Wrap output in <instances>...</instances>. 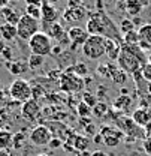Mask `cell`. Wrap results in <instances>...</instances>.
Wrapping results in <instances>:
<instances>
[{"instance_id":"cell-1","label":"cell","mask_w":151,"mask_h":156,"mask_svg":"<svg viewBox=\"0 0 151 156\" xmlns=\"http://www.w3.org/2000/svg\"><path fill=\"white\" fill-rule=\"evenodd\" d=\"M148 57L139 48V45H126L121 44V53L117 58V65L126 74H135L147 63Z\"/></svg>"},{"instance_id":"cell-2","label":"cell","mask_w":151,"mask_h":156,"mask_svg":"<svg viewBox=\"0 0 151 156\" xmlns=\"http://www.w3.org/2000/svg\"><path fill=\"white\" fill-rule=\"evenodd\" d=\"M109 29L115 30L111 20L108 18L103 12H93V14L88 15L87 26H85V30L88 32V35H97V36H103V38H111Z\"/></svg>"},{"instance_id":"cell-3","label":"cell","mask_w":151,"mask_h":156,"mask_svg":"<svg viewBox=\"0 0 151 156\" xmlns=\"http://www.w3.org/2000/svg\"><path fill=\"white\" fill-rule=\"evenodd\" d=\"M82 56L88 60H99L105 56V38L97 36V35H90L84 45L81 47Z\"/></svg>"},{"instance_id":"cell-4","label":"cell","mask_w":151,"mask_h":156,"mask_svg":"<svg viewBox=\"0 0 151 156\" xmlns=\"http://www.w3.org/2000/svg\"><path fill=\"white\" fill-rule=\"evenodd\" d=\"M29 50L32 54H38L42 57H46L53 53V39L50 38L45 32H38L27 41Z\"/></svg>"},{"instance_id":"cell-5","label":"cell","mask_w":151,"mask_h":156,"mask_svg":"<svg viewBox=\"0 0 151 156\" xmlns=\"http://www.w3.org/2000/svg\"><path fill=\"white\" fill-rule=\"evenodd\" d=\"M9 98L18 104H24L26 101L33 98V90L32 84L24 80V78H17L11 83L9 86Z\"/></svg>"},{"instance_id":"cell-6","label":"cell","mask_w":151,"mask_h":156,"mask_svg":"<svg viewBox=\"0 0 151 156\" xmlns=\"http://www.w3.org/2000/svg\"><path fill=\"white\" fill-rule=\"evenodd\" d=\"M38 32H40V21L35 20L26 14L21 15L18 24H17V33L18 38L22 41H29L33 35H36Z\"/></svg>"},{"instance_id":"cell-7","label":"cell","mask_w":151,"mask_h":156,"mask_svg":"<svg viewBox=\"0 0 151 156\" xmlns=\"http://www.w3.org/2000/svg\"><path fill=\"white\" fill-rule=\"evenodd\" d=\"M60 89L67 93H76L84 89V80L70 71H66L60 75Z\"/></svg>"},{"instance_id":"cell-8","label":"cell","mask_w":151,"mask_h":156,"mask_svg":"<svg viewBox=\"0 0 151 156\" xmlns=\"http://www.w3.org/2000/svg\"><path fill=\"white\" fill-rule=\"evenodd\" d=\"M51 140H53V134L48 129V126H45V125L35 126L30 131V134H29V141L33 146H36V147H45V146H48Z\"/></svg>"},{"instance_id":"cell-9","label":"cell","mask_w":151,"mask_h":156,"mask_svg":"<svg viewBox=\"0 0 151 156\" xmlns=\"http://www.w3.org/2000/svg\"><path fill=\"white\" fill-rule=\"evenodd\" d=\"M99 134L102 135L103 144L108 147H117L124 138V134L118 128H114V126H102Z\"/></svg>"},{"instance_id":"cell-10","label":"cell","mask_w":151,"mask_h":156,"mask_svg":"<svg viewBox=\"0 0 151 156\" xmlns=\"http://www.w3.org/2000/svg\"><path fill=\"white\" fill-rule=\"evenodd\" d=\"M40 111H42V108H40L39 102L35 98H32V99L26 101L24 104H21V117L27 122H35L40 116Z\"/></svg>"},{"instance_id":"cell-11","label":"cell","mask_w":151,"mask_h":156,"mask_svg":"<svg viewBox=\"0 0 151 156\" xmlns=\"http://www.w3.org/2000/svg\"><path fill=\"white\" fill-rule=\"evenodd\" d=\"M85 17H87L85 8H82L81 5H74V3H69V6L63 12V20L70 23V24H76Z\"/></svg>"},{"instance_id":"cell-12","label":"cell","mask_w":151,"mask_h":156,"mask_svg":"<svg viewBox=\"0 0 151 156\" xmlns=\"http://www.w3.org/2000/svg\"><path fill=\"white\" fill-rule=\"evenodd\" d=\"M88 36H90L88 32H87L85 29L79 27V26H72V27L67 29V38L70 41L72 50H76V47H79V45L82 47Z\"/></svg>"},{"instance_id":"cell-13","label":"cell","mask_w":151,"mask_h":156,"mask_svg":"<svg viewBox=\"0 0 151 156\" xmlns=\"http://www.w3.org/2000/svg\"><path fill=\"white\" fill-rule=\"evenodd\" d=\"M40 11H42V15H40V20H42V24H50V23H56L58 20V11L54 5L48 3L46 0H43L42 6H40Z\"/></svg>"},{"instance_id":"cell-14","label":"cell","mask_w":151,"mask_h":156,"mask_svg":"<svg viewBox=\"0 0 151 156\" xmlns=\"http://www.w3.org/2000/svg\"><path fill=\"white\" fill-rule=\"evenodd\" d=\"M121 53V44L120 41L112 38H105V56L109 58V62H117V58Z\"/></svg>"},{"instance_id":"cell-15","label":"cell","mask_w":151,"mask_h":156,"mask_svg":"<svg viewBox=\"0 0 151 156\" xmlns=\"http://www.w3.org/2000/svg\"><path fill=\"white\" fill-rule=\"evenodd\" d=\"M42 32H45L51 39H57V41H60L63 36H66V30L58 21L50 23V24H43V30Z\"/></svg>"},{"instance_id":"cell-16","label":"cell","mask_w":151,"mask_h":156,"mask_svg":"<svg viewBox=\"0 0 151 156\" xmlns=\"http://www.w3.org/2000/svg\"><path fill=\"white\" fill-rule=\"evenodd\" d=\"M139 35V48L144 50H151V24H142L138 30Z\"/></svg>"},{"instance_id":"cell-17","label":"cell","mask_w":151,"mask_h":156,"mask_svg":"<svg viewBox=\"0 0 151 156\" xmlns=\"http://www.w3.org/2000/svg\"><path fill=\"white\" fill-rule=\"evenodd\" d=\"M132 120L138 125V126L145 128V126L150 123V120H151V111L148 110V108L141 107V108H138V110H135V111H133Z\"/></svg>"},{"instance_id":"cell-18","label":"cell","mask_w":151,"mask_h":156,"mask_svg":"<svg viewBox=\"0 0 151 156\" xmlns=\"http://www.w3.org/2000/svg\"><path fill=\"white\" fill-rule=\"evenodd\" d=\"M0 38L3 39L5 42H12L18 38L17 33V26L9 24V23H3L0 24Z\"/></svg>"},{"instance_id":"cell-19","label":"cell","mask_w":151,"mask_h":156,"mask_svg":"<svg viewBox=\"0 0 151 156\" xmlns=\"http://www.w3.org/2000/svg\"><path fill=\"white\" fill-rule=\"evenodd\" d=\"M0 17L3 18L5 23H9V24H14V26H17V24H18V21H19V18H21V15H19L18 11H17L15 8H11L9 5H8V6H5V8H2Z\"/></svg>"},{"instance_id":"cell-20","label":"cell","mask_w":151,"mask_h":156,"mask_svg":"<svg viewBox=\"0 0 151 156\" xmlns=\"http://www.w3.org/2000/svg\"><path fill=\"white\" fill-rule=\"evenodd\" d=\"M109 78H112L115 81V84H124L127 80V74L117 66H114L112 62H109Z\"/></svg>"},{"instance_id":"cell-21","label":"cell","mask_w":151,"mask_h":156,"mask_svg":"<svg viewBox=\"0 0 151 156\" xmlns=\"http://www.w3.org/2000/svg\"><path fill=\"white\" fill-rule=\"evenodd\" d=\"M6 66H8V69H9V72L11 74H14V75H19V74H22L29 66H27V63H24V62H21V60H11V62H8L6 63Z\"/></svg>"},{"instance_id":"cell-22","label":"cell","mask_w":151,"mask_h":156,"mask_svg":"<svg viewBox=\"0 0 151 156\" xmlns=\"http://www.w3.org/2000/svg\"><path fill=\"white\" fill-rule=\"evenodd\" d=\"M132 104H133V99L129 96V95H121V96H118L114 101V107H115L117 110H121V111L127 110Z\"/></svg>"},{"instance_id":"cell-23","label":"cell","mask_w":151,"mask_h":156,"mask_svg":"<svg viewBox=\"0 0 151 156\" xmlns=\"http://www.w3.org/2000/svg\"><path fill=\"white\" fill-rule=\"evenodd\" d=\"M12 140H14V134L11 131L6 129H0V149H8L12 146Z\"/></svg>"},{"instance_id":"cell-24","label":"cell","mask_w":151,"mask_h":156,"mask_svg":"<svg viewBox=\"0 0 151 156\" xmlns=\"http://www.w3.org/2000/svg\"><path fill=\"white\" fill-rule=\"evenodd\" d=\"M43 63H45V57L38 56V54H30V57L27 60V66L32 71H38L39 68L43 66Z\"/></svg>"},{"instance_id":"cell-25","label":"cell","mask_w":151,"mask_h":156,"mask_svg":"<svg viewBox=\"0 0 151 156\" xmlns=\"http://www.w3.org/2000/svg\"><path fill=\"white\" fill-rule=\"evenodd\" d=\"M126 11L129 15L138 17L142 11V5L139 3V0H127L126 2Z\"/></svg>"},{"instance_id":"cell-26","label":"cell","mask_w":151,"mask_h":156,"mask_svg":"<svg viewBox=\"0 0 151 156\" xmlns=\"http://www.w3.org/2000/svg\"><path fill=\"white\" fill-rule=\"evenodd\" d=\"M26 15L32 17L35 20H40V15H42V11H40V6L38 5H26Z\"/></svg>"},{"instance_id":"cell-27","label":"cell","mask_w":151,"mask_h":156,"mask_svg":"<svg viewBox=\"0 0 151 156\" xmlns=\"http://www.w3.org/2000/svg\"><path fill=\"white\" fill-rule=\"evenodd\" d=\"M106 113H108V105L103 104V102H97L94 107L91 108V114L94 117H97V119H102Z\"/></svg>"},{"instance_id":"cell-28","label":"cell","mask_w":151,"mask_h":156,"mask_svg":"<svg viewBox=\"0 0 151 156\" xmlns=\"http://www.w3.org/2000/svg\"><path fill=\"white\" fill-rule=\"evenodd\" d=\"M123 42H124L126 45H139V35H138V32H136V30H132V32L124 33Z\"/></svg>"},{"instance_id":"cell-29","label":"cell","mask_w":151,"mask_h":156,"mask_svg":"<svg viewBox=\"0 0 151 156\" xmlns=\"http://www.w3.org/2000/svg\"><path fill=\"white\" fill-rule=\"evenodd\" d=\"M69 71L76 74V75H79V77H84V75L88 74V68H87L85 63H76L75 66H74L72 69H69Z\"/></svg>"},{"instance_id":"cell-30","label":"cell","mask_w":151,"mask_h":156,"mask_svg":"<svg viewBox=\"0 0 151 156\" xmlns=\"http://www.w3.org/2000/svg\"><path fill=\"white\" fill-rule=\"evenodd\" d=\"M132 30H135V24H133L132 20H123L120 23V32L123 35L127 33V32H132Z\"/></svg>"},{"instance_id":"cell-31","label":"cell","mask_w":151,"mask_h":156,"mask_svg":"<svg viewBox=\"0 0 151 156\" xmlns=\"http://www.w3.org/2000/svg\"><path fill=\"white\" fill-rule=\"evenodd\" d=\"M78 114L82 117V119H87L88 116H91V108L87 104L79 102V105H78Z\"/></svg>"},{"instance_id":"cell-32","label":"cell","mask_w":151,"mask_h":156,"mask_svg":"<svg viewBox=\"0 0 151 156\" xmlns=\"http://www.w3.org/2000/svg\"><path fill=\"white\" fill-rule=\"evenodd\" d=\"M82 102H84V104H87L90 108H93V107H94L99 101H97V98H96L93 93H88V92H85V93H84V96H82Z\"/></svg>"},{"instance_id":"cell-33","label":"cell","mask_w":151,"mask_h":156,"mask_svg":"<svg viewBox=\"0 0 151 156\" xmlns=\"http://www.w3.org/2000/svg\"><path fill=\"white\" fill-rule=\"evenodd\" d=\"M24 140H26V135H24L22 132L15 134V135H14V140H12V147H14V149H21Z\"/></svg>"},{"instance_id":"cell-34","label":"cell","mask_w":151,"mask_h":156,"mask_svg":"<svg viewBox=\"0 0 151 156\" xmlns=\"http://www.w3.org/2000/svg\"><path fill=\"white\" fill-rule=\"evenodd\" d=\"M141 74H142V77H144V80L147 81V83H150L151 84V63H145L142 68H141Z\"/></svg>"},{"instance_id":"cell-35","label":"cell","mask_w":151,"mask_h":156,"mask_svg":"<svg viewBox=\"0 0 151 156\" xmlns=\"http://www.w3.org/2000/svg\"><path fill=\"white\" fill-rule=\"evenodd\" d=\"M9 120V114L6 108H0V129H5Z\"/></svg>"},{"instance_id":"cell-36","label":"cell","mask_w":151,"mask_h":156,"mask_svg":"<svg viewBox=\"0 0 151 156\" xmlns=\"http://www.w3.org/2000/svg\"><path fill=\"white\" fill-rule=\"evenodd\" d=\"M142 147H144V152L148 156H151V135H147L142 141Z\"/></svg>"},{"instance_id":"cell-37","label":"cell","mask_w":151,"mask_h":156,"mask_svg":"<svg viewBox=\"0 0 151 156\" xmlns=\"http://www.w3.org/2000/svg\"><path fill=\"white\" fill-rule=\"evenodd\" d=\"M48 147H51V149H60V147H63V141H61V140H58V138H54V136H53V140L50 141Z\"/></svg>"},{"instance_id":"cell-38","label":"cell","mask_w":151,"mask_h":156,"mask_svg":"<svg viewBox=\"0 0 151 156\" xmlns=\"http://www.w3.org/2000/svg\"><path fill=\"white\" fill-rule=\"evenodd\" d=\"M43 0H26V5H38V6H42Z\"/></svg>"},{"instance_id":"cell-39","label":"cell","mask_w":151,"mask_h":156,"mask_svg":"<svg viewBox=\"0 0 151 156\" xmlns=\"http://www.w3.org/2000/svg\"><path fill=\"white\" fill-rule=\"evenodd\" d=\"M91 156H109V155L106 152H103V150H96V152L91 153Z\"/></svg>"},{"instance_id":"cell-40","label":"cell","mask_w":151,"mask_h":156,"mask_svg":"<svg viewBox=\"0 0 151 156\" xmlns=\"http://www.w3.org/2000/svg\"><path fill=\"white\" fill-rule=\"evenodd\" d=\"M6 48V44H5V41L0 38V57H2V54H3V50Z\"/></svg>"},{"instance_id":"cell-41","label":"cell","mask_w":151,"mask_h":156,"mask_svg":"<svg viewBox=\"0 0 151 156\" xmlns=\"http://www.w3.org/2000/svg\"><path fill=\"white\" fill-rule=\"evenodd\" d=\"M144 129H145V134H147V135H151V120H150V123H148Z\"/></svg>"},{"instance_id":"cell-42","label":"cell","mask_w":151,"mask_h":156,"mask_svg":"<svg viewBox=\"0 0 151 156\" xmlns=\"http://www.w3.org/2000/svg\"><path fill=\"white\" fill-rule=\"evenodd\" d=\"M69 3H74V5H82L84 0H67Z\"/></svg>"},{"instance_id":"cell-43","label":"cell","mask_w":151,"mask_h":156,"mask_svg":"<svg viewBox=\"0 0 151 156\" xmlns=\"http://www.w3.org/2000/svg\"><path fill=\"white\" fill-rule=\"evenodd\" d=\"M78 156H91V153L87 152V150H84V152H78Z\"/></svg>"},{"instance_id":"cell-44","label":"cell","mask_w":151,"mask_h":156,"mask_svg":"<svg viewBox=\"0 0 151 156\" xmlns=\"http://www.w3.org/2000/svg\"><path fill=\"white\" fill-rule=\"evenodd\" d=\"M9 5V0H0V6L2 8H5V6H8Z\"/></svg>"},{"instance_id":"cell-45","label":"cell","mask_w":151,"mask_h":156,"mask_svg":"<svg viewBox=\"0 0 151 156\" xmlns=\"http://www.w3.org/2000/svg\"><path fill=\"white\" fill-rule=\"evenodd\" d=\"M46 2L53 5V3H58V2H64V0H46Z\"/></svg>"},{"instance_id":"cell-46","label":"cell","mask_w":151,"mask_h":156,"mask_svg":"<svg viewBox=\"0 0 151 156\" xmlns=\"http://www.w3.org/2000/svg\"><path fill=\"white\" fill-rule=\"evenodd\" d=\"M36 156H51V155H48V153H39V155H36Z\"/></svg>"},{"instance_id":"cell-47","label":"cell","mask_w":151,"mask_h":156,"mask_svg":"<svg viewBox=\"0 0 151 156\" xmlns=\"http://www.w3.org/2000/svg\"><path fill=\"white\" fill-rule=\"evenodd\" d=\"M0 12H2V6H0Z\"/></svg>"},{"instance_id":"cell-48","label":"cell","mask_w":151,"mask_h":156,"mask_svg":"<svg viewBox=\"0 0 151 156\" xmlns=\"http://www.w3.org/2000/svg\"><path fill=\"white\" fill-rule=\"evenodd\" d=\"M67 156H70V155H67Z\"/></svg>"}]
</instances>
